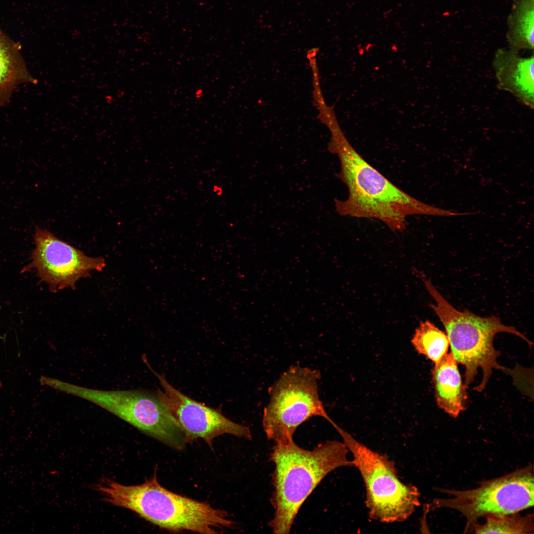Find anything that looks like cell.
I'll list each match as a JSON object with an SVG mask.
<instances>
[{"instance_id": "obj_1", "label": "cell", "mask_w": 534, "mask_h": 534, "mask_svg": "<svg viewBox=\"0 0 534 534\" xmlns=\"http://www.w3.org/2000/svg\"><path fill=\"white\" fill-rule=\"evenodd\" d=\"M328 150L338 156V177L348 190L346 200L335 199L336 210L341 216L377 219L392 230L401 231L409 216L460 215L424 203L398 188L357 153L341 130L332 134Z\"/></svg>"}, {"instance_id": "obj_2", "label": "cell", "mask_w": 534, "mask_h": 534, "mask_svg": "<svg viewBox=\"0 0 534 534\" xmlns=\"http://www.w3.org/2000/svg\"><path fill=\"white\" fill-rule=\"evenodd\" d=\"M348 452L343 442L335 440L319 444L312 450L294 442L275 445L269 458L275 466L270 500L274 513L268 524L274 534L290 533L302 504L328 474L340 467L353 466Z\"/></svg>"}, {"instance_id": "obj_3", "label": "cell", "mask_w": 534, "mask_h": 534, "mask_svg": "<svg viewBox=\"0 0 534 534\" xmlns=\"http://www.w3.org/2000/svg\"><path fill=\"white\" fill-rule=\"evenodd\" d=\"M93 487L104 501L131 510L171 532L189 531L214 534L219 533L217 530L234 526L226 511L163 487L157 481L156 473L140 485L126 486L102 478Z\"/></svg>"}, {"instance_id": "obj_4", "label": "cell", "mask_w": 534, "mask_h": 534, "mask_svg": "<svg viewBox=\"0 0 534 534\" xmlns=\"http://www.w3.org/2000/svg\"><path fill=\"white\" fill-rule=\"evenodd\" d=\"M426 287L436 302L431 305L443 323L448 336L451 353L457 362L465 368L464 384L467 388L474 381L481 368L483 377L474 390L482 391L492 370H504L497 362L500 355L493 345L495 335L507 332L516 335L531 346L533 343L513 326L501 323L495 316L481 317L467 310L460 311L454 308L440 294L430 280H425Z\"/></svg>"}, {"instance_id": "obj_5", "label": "cell", "mask_w": 534, "mask_h": 534, "mask_svg": "<svg viewBox=\"0 0 534 534\" xmlns=\"http://www.w3.org/2000/svg\"><path fill=\"white\" fill-rule=\"evenodd\" d=\"M335 428L362 477L369 517L385 523L407 520L420 505L417 488L400 481L394 462L387 455L372 450L339 426Z\"/></svg>"}, {"instance_id": "obj_6", "label": "cell", "mask_w": 534, "mask_h": 534, "mask_svg": "<svg viewBox=\"0 0 534 534\" xmlns=\"http://www.w3.org/2000/svg\"><path fill=\"white\" fill-rule=\"evenodd\" d=\"M41 382L97 405L169 446L177 444L182 436L179 422L157 394L139 390L90 389L44 376Z\"/></svg>"}, {"instance_id": "obj_7", "label": "cell", "mask_w": 534, "mask_h": 534, "mask_svg": "<svg viewBox=\"0 0 534 534\" xmlns=\"http://www.w3.org/2000/svg\"><path fill=\"white\" fill-rule=\"evenodd\" d=\"M316 370L296 365L290 368L270 387V400L265 408L263 425L268 440L275 444L293 442L297 428L313 416L334 422L319 399Z\"/></svg>"}, {"instance_id": "obj_8", "label": "cell", "mask_w": 534, "mask_h": 534, "mask_svg": "<svg viewBox=\"0 0 534 534\" xmlns=\"http://www.w3.org/2000/svg\"><path fill=\"white\" fill-rule=\"evenodd\" d=\"M442 491L448 497L435 499L430 507L450 508L460 512L467 519L468 527L482 517L518 513L533 506V467L528 466L483 482L474 489Z\"/></svg>"}, {"instance_id": "obj_9", "label": "cell", "mask_w": 534, "mask_h": 534, "mask_svg": "<svg viewBox=\"0 0 534 534\" xmlns=\"http://www.w3.org/2000/svg\"><path fill=\"white\" fill-rule=\"evenodd\" d=\"M34 240L31 262L23 271L34 270L51 291L74 288L80 279L88 277L93 270L101 271L105 266L103 258L88 257L46 229L37 227Z\"/></svg>"}, {"instance_id": "obj_10", "label": "cell", "mask_w": 534, "mask_h": 534, "mask_svg": "<svg viewBox=\"0 0 534 534\" xmlns=\"http://www.w3.org/2000/svg\"><path fill=\"white\" fill-rule=\"evenodd\" d=\"M149 367L162 388H158L156 394L180 424L186 443L202 439L212 448L214 439L223 434L252 439L249 428L226 417L221 407L212 408L192 399L172 386L165 374L157 373Z\"/></svg>"}, {"instance_id": "obj_11", "label": "cell", "mask_w": 534, "mask_h": 534, "mask_svg": "<svg viewBox=\"0 0 534 534\" xmlns=\"http://www.w3.org/2000/svg\"><path fill=\"white\" fill-rule=\"evenodd\" d=\"M493 67L498 88L513 95L530 109L534 106V55L522 57L518 52L498 49L495 53Z\"/></svg>"}, {"instance_id": "obj_12", "label": "cell", "mask_w": 534, "mask_h": 534, "mask_svg": "<svg viewBox=\"0 0 534 534\" xmlns=\"http://www.w3.org/2000/svg\"><path fill=\"white\" fill-rule=\"evenodd\" d=\"M458 363L450 352L446 354L432 370L435 395L438 406L456 418L465 410L467 388L463 383Z\"/></svg>"}, {"instance_id": "obj_13", "label": "cell", "mask_w": 534, "mask_h": 534, "mask_svg": "<svg viewBox=\"0 0 534 534\" xmlns=\"http://www.w3.org/2000/svg\"><path fill=\"white\" fill-rule=\"evenodd\" d=\"M36 83L28 69L19 45L0 26V106L9 103L19 86Z\"/></svg>"}, {"instance_id": "obj_14", "label": "cell", "mask_w": 534, "mask_h": 534, "mask_svg": "<svg viewBox=\"0 0 534 534\" xmlns=\"http://www.w3.org/2000/svg\"><path fill=\"white\" fill-rule=\"evenodd\" d=\"M506 39L509 49L518 52L534 47V0H515L508 17Z\"/></svg>"}, {"instance_id": "obj_15", "label": "cell", "mask_w": 534, "mask_h": 534, "mask_svg": "<svg viewBox=\"0 0 534 534\" xmlns=\"http://www.w3.org/2000/svg\"><path fill=\"white\" fill-rule=\"evenodd\" d=\"M411 343L416 351L437 365L447 353L449 341L446 333L429 320L416 329Z\"/></svg>"}, {"instance_id": "obj_16", "label": "cell", "mask_w": 534, "mask_h": 534, "mask_svg": "<svg viewBox=\"0 0 534 534\" xmlns=\"http://www.w3.org/2000/svg\"><path fill=\"white\" fill-rule=\"evenodd\" d=\"M482 524H474L476 534H533V515L521 516L518 513L489 516Z\"/></svg>"}]
</instances>
